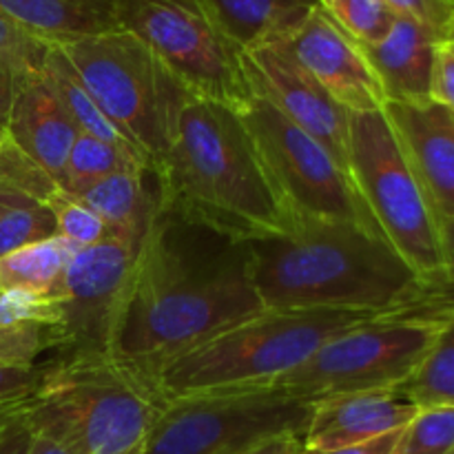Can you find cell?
<instances>
[{
    "instance_id": "6da1fadb",
    "label": "cell",
    "mask_w": 454,
    "mask_h": 454,
    "mask_svg": "<svg viewBox=\"0 0 454 454\" xmlns=\"http://www.w3.org/2000/svg\"><path fill=\"white\" fill-rule=\"evenodd\" d=\"M262 309L248 244L162 207L140 242L109 355L151 372Z\"/></svg>"
},
{
    "instance_id": "7a4b0ae2",
    "label": "cell",
    "mask_w": 454,
    "mask_h": 454,
    "mask_svg": "<svg viewBox=\"0 0 454 454\" xmlns=\"http://www.w3.org/2000/svg\"><path fill=\"white\" fill-rule=\"evenodd\" d=\"M248 255L264 309L454 310L452 284H426L381 235L353 224H295L248 242Z\"/></svg>"
},
{
    "instance_id": "3957f363",
    "label": "cell",
    "mask_w": 454,
    "mask_h": 454,
    "mask_svg": "<svg viewBox=\"0 0 454 454\" xmlns=\"http://www.w3.org/2000/svg\"><path fill=\"white\" fill-rule=\"evenodd\" d=\"M162 207L233 242L293 229L239 111L191 93L153 164Z\"/></svg>"
},
{
    "instance_id": "277c9868",
    "label": "cell",
    "mask_w": 454,
    "mask_h": 454,
    "mask_svg": "<svg viewBox=\"0 0 454 454\" xmlns=\"http://www.w3.org/2000/svg\"><path fill=\"white\" fill-rule=\"evenodd\" d=\"M164 403L137 366L111 355H65L47 362L25 419L69 454H140Z\"/></svg>"
},
{
    "instance_id": "5b68a950",
    "label": "cell",
    "mask_w": 454,
    "mask_h": 454,
    "mask_svg": "<svg viewBox=\"0 0 454 454\" xmlns=\"http://www.w3.org/2000/svg\"><path fill=\"white\" fill-rule=\"evenodd\" d=\"M403 313V310H402ZM386 313L341 309H262L167 359L149 372L167 402L270 386L300 368L331 337Z\"/></svg>"
},
{
    "instance_id": "8992f818",
    "label": "cell",
    "mask_w": 454,
    "mask_h": 454,
    "mask_svg": "<svg viewBox=\"0 0 454 454\" xmlns=\"http://www.w3.org/2000/svg\"><path fill=\"white\" fill-rule=\"evenodd\" d=\"M348 176L380 233L419 279L450 284L446 278L442 217L384 109L350 114Z\"/></svg>"
},
{
    "instance_id": "52a82bcc",
    "label": "cell",
    "mask_w": 454,
    "mask_h": 454,
    "mask_svg": "<svg viewBox=\"0 0 454 454\" xmlns=\"http://www.w3.org/2000/svg\"><path fill=\"white\" fill-rule=\"evenodd\" d=\"M60 49L106 118L153 168L191 93L140 38L124 29L75 40Z\"/></svg>"
},
{
    "instance_id": "ba28073f",
    "label": "cell",
    "mask_w": 454,
    "mask_h": 454,
    "mask_svg": "<svg viewBox=\"0 0 454 454\" xmlns=\"http://www.w3.org/2000/svg\"><path fill=\"white\" fill-rule=\"evenodd\" d=\"M454 310H403L331 337L300 368L270 386L322 399L355 390H397L434 344Z\"/></svg>"
},
{
    "instance_id": "9c48e42d",
    "label": "cell",
    "mask_w": 454,
    "mask_h": 454,
    "mask_svg": "<svg viewBox=\"0 0 454 454\" xmlns=\"http://www.w3.org/2000/svg\"><path fill=\"white\" fill-rule=\"evenodd\" d=\"M118 25L140 38L193 96L242 111L255 98L242 49L207 0H118Z\"/></svg>"
},
{
    "instance_id": "30bf717a",
    "label": "cell",
    "mask_w": 454,
    "mask_h": 454,
    "mask_svg": "<svg viewBox=\"0 0 454 454\" xmlns=\"http://www.w3.org/2000/svg\"><path fill=\"white\" fill-rule=\"evenodd\" d=\"M313 406L275 386L171 399L140 454H239L282 434L304 437Z\"/></svg>"
},
{
    "instance_id": "8fae6325",
    "label": "cell",
    "mask_w": 454,
    "mask_h": 454,
    "mask_svg": "<svg viewBox=\"0 0 454 454\" xmlns=\"http://www.w3.org/2000/svg\"><path fill=\"white\" fill-rule=\"evenodd\" d=\"M239 115L293 226L353 224L381 235L350 176L319 142L257 96Z\"/></svg>"
},
{
    "instance_id": "7c38bea8",
    "label": "cell",
    "mask_w": 454,
    "mask_h": 454,
    "mask_svg": "<svg viewBox=\"0 0 454 454\" xmlns=\"http://www.w3.org/2000/svg\"><path fill=\"white\" fill-rule=\"evenodd\" d=\"M140 242L111 233L102 242L75 253L53 293L62 306V346L56 357L109 355L111 335Z\"/></svg>"
},
{
    "instance_id": "4fadbf2b",
    "label": "cell",
    "mask_w": 454,
    "mask_h": 454,
    "mask_svg": "<svg viewBox=\"0 0 454 454\" xmlns=\"http://www.w3.org/2000/svg\"><path fill=\"white\" fill-rule=\"evenodd\" d=\"M242 67L253 93L319 142L348 173V111L278 44L242 51Z\"/></svg>"
},
{
    "instance_id": "5bb4252c",
    "label": "cell",
    "mask_w": 454,
    "mask_h": 454,
    "mask_svg": "<svg viewBox=\"0 0 454 454\" xmlns=\"http://www.w3.org/2000/svg\"><path fill=\"white\" fill-rule=\"evenodd\" d=\"M273 44L284 49L348 114L384 109V91L362 47L319 7Z\"/></svg>"
},
{
    "instance_id": "9a60e30c",
    "label": "cell",
    "mask_w": 454,
    "mask_h": 454,
    "mask_svg": "<svg viewBox=\"0 0 454 454\" xmlns=\"http://www.w3.org/2000/svg\"><path fill=\"white\" fill-rule=\"evenodd\" d=\"M419 408L399 390H355L315 399L306 450H337L359 446L411 424Z\"/></svg>"
},
{
    "instance_id": "2e32d148",
    "label": "cell",
    "mask_w": 454,
    "mask_h": 454,
    "mask_svg": "<svg viewBox=\"0 0 454 454\" xmlns=\"http://www.w3.org/2000/svg\"><path fill=\"white\" fill-rule=\"evenodd\" d=\"M384 114L437 215L454 220V114L434 100L386 102Z\"/></svg>"
},
{
    "instance_id": "e0dca14e",
    "label": "cell",
    "mask_w": 454,
    "mask_h": 454,
    "mask_svg": "<svg viewBox=\"0 0 454 454\" xmlns=\"http://www.w3.org/2000/svg\"><path fill=\"white\" fill-rule=\"evenodd\" d=\"M4 131L16 149L49 173L60 189L65 186L67 158L78 137V129L43 69H27L20 74Z\"/></svg>"
},
{
    "instance_id": "ac0fdd59",
    "label": "cell",
    "mask_w": 454,
    "mask_h": 454,
    "mask_svg": "<svg viewBox=\"0 0 454 454\" xmlns=\"http://www.w3.org/2000/svg\"><path fill=\"white\" fill-rule=\"evenodd\" d=\"M443 44L421 25L397 16L380 43L359 47L380 80L386 102L419 105L433 100L434 67Z\"/></svg>"
},
{
    "instance_id": "d6986e66",
    "label": "cell",
    "mask_w": 454,
    "mask_h": 454,
    "mask_svg": "<svg viewBox=\"0 0 454 454\" xmlns=\"http://www.w3.org/2000/svg\"><path fill=\"white\" fill-rule=\"evenodd\" d=\"M0 18L49 47L120 29L118 0H0Z\"/></svg>"
},
{
    "instance_id": "ffe728a7",
    "label": "cell",
    "mask_w": 454,
    "mask_h": 454,
    "mask_svg": "<svg viewBox=\"0 0 454 454\" xmlns=\"http://www.w3.org/2000/svg\"><path fill=\"white\" fill-rule=\"evenodd\" d=\"M62 306L58 295L0 293V364L35 366L44 353H60Z\"/></svg>"
},
{
    "instance_id": "44dd1931",
    "label": "cell",
    "mask_w": 454,
    "mask_h": 454,
    "mask_svg": "<svg viewBox=\"0 0 454 454\" xmlns=\"http://www.w3.org/2000/svg\"><path fill=\"white\" fill-rule=\"evenodd\" d=\"M75 200L105 220L111 233L140 242L151 222L162 208L160 186L153 168L140 173H120L106 180L74 191Z\"/></svg>"
},
{
    "instance_id": "7402d4cb",
    "label": "cell",
    "mask_w": 454,
    "mask_h": 454,
    "mask_svg": "<svg viewBox=\"0 0 454 454\" xmlns=\"http://www.w3.org/2000/svg\"><path fill=\"white\" fill-rule=\"evenodd\" d=\"M222 29L242 51L282 40L306 20L319 0H207Z\"/></svg>"
},
{
    "instance_id": "603a6c76",
    "label": "cell",
    "mask_w": 454,
    "mask_h": 454,
    "mask_svg": "<svg viewBox=\"0 0 454 454\" xmlns=\"http://www.w3.org/2000/svg\"><path fill=\"white\" fill-rule=\"evenodd\" d=\"M80 247L67 238H49L0 257V293L53 295L62 273Z\"/></svg>"
},
{
    "instance_id": "cb8c5ba5",
    "label": "cell",
    "mask_w": 454,
    "mask_h": 454,
    "mask_svg": "<svg viewBox=\"0 0 454 454\" xmlns=\"http://www.w3.org/2000/svg\"><path fill=\"white\" fill-rule=\"evenodd\" d=\"M43 74L47 75L49 84H51V89L56 91L60 105L65 106V111L69 114L71 122L75 124L78 133L96 136L100 137V140L114 142V145L127 146V149H133L136 153H140V151L122 136V131L106 118L105 111L98 106V102L93 100L89 89L84 87L82 80L78 78V74H75V69L71 67V62L67 60V56L62 53L60 47L47 49V56H44L43 62Z\"/></svg>"
},
{
    "instance_id": "d4e9b609",
    "label": "cell",
    "mask_w": 454,
    "mask_h": 454,
    "mask_svg": "<svg viewBox=\"0 0 454 454\" xmlns=\"http://www.w3.org/2000/svg\"><path fill=\"white\" fill-rule=\"evenodd\" d=\"M146 168H151V164L133 149L100 140L96 136H87V133H78L67 158L62 191L74 193L111 176L140 173Z\"/></svg>"
},
{
    "instance_id": "484cf974",
    "label": "cell",
    "mask_w": 454,
    "mask_h": 454,
    "mask_svg": "<svg viewBox=\"0 0 454 454\" xmlns=\"http://www.w3.org/2000/svg\"><path fill=\"white\" fill-rule=\"evenodd\" d=\"M419 411L454 408V315L437 335L411 380L397 388Z\"/></svg>"
},
{
    "instance_id": "4316f807",
    "label": "cell",
    "mask_w": 454,
    "mask_h": 454,
    "mask_svg": "<svg viewBox=\"0 0 454 454\" xmlns=\"http://www.w3.org/2000/svg\"><path fill=\"white\" fill-rule=\"evenodd\" d=\"M0 200L4 202V211L0 213V257L58 235L56 217L47 204L35 202L3 186H0Z\"/></svg>"
},
{
    "instance_id": "83f0119b",
    "label": "cell",
    "mask_w": 454,
    "mask_h": 454,
    "mask_svg": "<svg viewBox=\"0 0 454 454\" xmlns=\"http://www.w3.org/2000/svg\"><path fill=\"white\" fill-rule=\"evenodd\" d=\"M319 9L357 44H375L395 22L388 0H319Z\"/></svg>"
},
{
    "instance_id": "f1b7e54d",
    "label": "cell",
    "mask_w": 454,
    "mask_h": 454,
    "mask_svg": "<svg viewBox=\"0 0 454 454\" xmlns=\"http://www.w3.org/2000/svg\"><path fill=\"white\" fill-rule=\"evenodd\" d=\"M390 454H454V408H424L399 433Z\"/></svg>"
},
{
    "instance_id": "f546056e",
    "label": "cell",
    "mask_w": 454,
    "mask_h": 454,
    "mask_svg": "<svg viewBox=\"0 0 454 454\" xmlns=\"http://www.w3.org/2000/svg\"><path fill=\"white\" fill-rule=\"evenodd\" d=\"M0 186L43 204H47L49 198L60 191L56 180L44 173L34 160L27 158L20 149H16L9 137L0 149Z\"/></svg>"
},
{
    "instance_id": "4dcf8cb0",
    "label": "cell",
    "mask_w": 454,
    "mask_h": 454,
    "mask_svg": "<svg viewBox=\"0 0 454 454\" xmlns=\"http://www.w3.org/2000/svg\"><path fill=\"white\" fill-rule=\"evenodd\" d=\"M47 207L56 217L58 235L74 242L75 247H93L111 235V229L105 224V220L67 191L60 189L58 193H53Z\"/></svg>"
},
{
    "instance_id": "1f68e13d",
    "label": "cell",
    "mask_w": 454,
    "mask_h": 454,
    "mask_svg": "<svg viewBox=\"0 0 454 454\" xmlns=\"http://www.w3.org/2000/svg\"><path fill=\"white\" fill-rule=\"evenodd\" d=\"M395 16L417 22L442 43H450L454 27V0H388Z\"/></svg>"
},
{
    "instance_id": "d6a6232c",
    "label": "cell",
    "mask_w": 454,
    "mask_h": 454,
    "mask_svg": "<svg viewBox=\"0 0 454 454\" xmlns=\"http://www.w3.org/2000/svg\"><path fill=\"white\" fill-rule=\"evenodd\" d=\"M47 362L35 364V366H7L0 364V408L7 406H25L38 390L43 381Z\"/></svg>"
},
{
    "instance_id": "836d02e7",
    "label": "cell",
    "mask_w": 454,
    "mask_h": 454,
    "mask_svg": "<svg viewBox=\"0 0 454 454\" xmlns=\"http://www.w3.org/2000/svg\"><path fill=\"white\" fill-rule=\"evenodd\" d=\"M47 49L49 44L31 38L12 22L0 18V56L12 58L13 62L27 67V69H43Z\"/></svg>"
},
{
    "instance_id": "e575fe53",
    "label": "cell",
    "mask_w": 454,
    "mask_h": 454,
    "mask_svg": "<svg viewBox=\"0 0 454 454\" xmlns=\"http://www.w3.org/2000/svg\"><path fill=\"white\" fill-rule=\"evenodd\" d=\"M34 443V430L25 419V408L13 412L0 426V454H27Z\"/></svg>"
},
{
    "instance_id": "d590c367",
    "label": "cell",
    "mask_w": 454,
    "mask_h": 454,
    "mask_svg": "<svg viewBox=\"0 0 454 454\" xmlns=\"http://www.w3.org/2000/svg\"><path fill=\"white\" fill-rule=\"evenodd\" d=\"M433 100L454 114V47L450 43L439 49L433 80Z\"/></svg>"
},
{
    "instance_id": "8d00e7d4",
    "label": "cell",
    "mask_w": 454,
    "mask_h": 454,
    "mask_svg": "<svg viewBox=\"0 0 454 454\" xmlns=\"http://www.w3.org/2000/svg\"><path fill=\"white\" fill-rule=\"evenodd\" d=\"M27 67L18 65L12 58L0 56V127H7L9 114H12L13 98L18 91V80Z\"/></svg>"
},
{
    "instance_id": "74e56055",
    "label": "cell",
    "mask_w": 454,
    "mask_h": 454,
    "mask_svg": "<svg viewBox=\"0 0 454 454\" xmlns=\"http://www.w3.org/2000/svg\"><path fill=\"white\" fill-rule=\"evenodd\" d=\"M399 433H402V430L384 434V437H380V439H372V442L359 443V446L337 448V450H306L304 448V454H390L393 452L395 443H397Z\"/></svg>"
},
{
    "instance_id": "f35d334b",
    "label": "cell",
    "mask_w": 454,
    "mask_h": 454,
    "mask_svg": "<svg viewBox=\"0 0 454 454\" xmlns=\"http://www.w3.org/2000/svg\"><path fill=\"white\" fill-rule=\"evenodd\" d=\"M239 454H304V437H297V434H282V437L262 442Z\"/></svg>"
},
{
    "instance_id": "ab89813d",
    "label": "cell",
    "mask_w": 454,
    "mask_h": 454,
    "mask_svg": "<svg viewBox=\"0 0 454 454\" xmlns=\"http://www.w3.org/2000/svg\"><path fill=\"white\" fill-rule=\"evenodd\" d=\"M443 257H446V278L454 286V220H442Z\"/></svg>"
},
{
    "instance_id": "60d3db41",
    "label": "cell",
    "mask_w": 454,
    "mask_h": 454,
    "mask_svg": "<svg viewBox=\"0 0 454 454\" xmlns=\"http://www.w3.org/2000/svg\"><path fill=\"white\" fill-rule=\"evenodd\" d=\"M27 454H69L62 446H58L51 439L43 437V434H34V443H31Z\"/></svg>"
},
{
    "instance_id": "b9f144b4",
    "label": "cell",
    "mask_w": 454,
    "mask_h": 454,
    "mask_svg": "<svg viewBox=\"0 0 454 454\" xmlns=\"http://www.w3.org/2000/svg\"><path fill=\"white\" fill-rule=\"evenodd\" d=\"M27 406V403H25ZM25 406H7V408H0V426L4 424V419H7V417H12L13 412H18L20 411V408H25Z\"/></svg>"
},
{
    "instance_id": "7bdbcfd3",
    "label": "cell",
    "mask_w": 454,
    "mask_h": 454,
    "mask_svg": "<svg viewBox=\"0 0 454 454\" xmlns=\"http://www.w3.org/2000/svg\"><path fill=\"white\" fill-rule=\"evenodd\" d=\"M4 142H7V131H4V127H0V149H3Z\"/></svg>"
},
{
    "instance_id": "ee69618b",
    "label": "cell",
    "mask_w": 454,
    "mask_h": 454,
    "mask_svg": "<svg viewBox=\"0 0 454 454\" xmlns=\"http://www.w3.org/2000/svg\"><path fill=\"white\" fill-rule=\"evenodd\" d=\"M4 211V202H3V200H0V213H3Z\"/></svg>"
},
{
    "instance_id": "f6af8a7d",
    "label": "cell",
    "mask_w": 454,
    "mask_h": 454,
    "mask_svg": "<svg viewBox=\"0 0 454 454\" xmlns=\"http://www.w3.org/2000/svg\"><path fill=\"white\" fill-rule=\"evenodd\" d=\"M450 43H454V27H452V34H450Z\"/></svg>"
},
{
    "instance_id": "bcb514c9",
    "label": "cell",
    "mask_w": 454,
    "mask_h": 454,
    "mask_svg": "<svg viewBox=\"0 0 454 454\" xmlns=\"http://www.w3.org/2000/svg\"><path fill=\"white\" fill-rule=\"evenodd\" d=\"M450 44H452V47H454V43H450Z\"/></svg>"
}]
</instances>
